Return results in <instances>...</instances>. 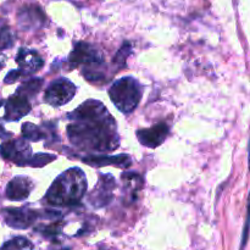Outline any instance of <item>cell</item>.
I'll list each match as a JSON object with an SVG mask.
<instances>
[{"label": "cell", "instance_id": "obj_1", "mask_svg": "<svg viewBox=\"0 0 250 250\" xmlns=\"http://www.w3.org/2000/svg\"><path fill=\"white\" fill-rule=\"evenodd\" d=\"M67 134L73 146L94 151H112L119 148L116 122L104 104L87 100L68 114Z\"/></svg>", "mask_w": 250, "mask_h": 250}, {"label": "cell", "instance_id": "obj_2", "mask_svg": "<svg viewBox=\"0 0 250 250\" xmlns=\"http://www.w3.org/2000/svg\"><path fill=\"white\" fill-rule=\"evenodd\" d=\"M87 190L84 172L72 167L59 176L46 192L45 199L51 205H75L80 202Z\"/></svg>", "mask_w": 250, "mask_h": 250}, {"label": "cell", "instance_id": "obj_3", "mask_svg": "<svg viewBox=\"0 0 250 250\" xmlns=\"http://www.w3.org/2000/svg\"><path fill=\"white\" fill-rule=\"evenodd\" d=\"M109 95L111 102L124 114H131L143 95V87L133 77H124L117 80L110 87Z\"/></svg>", "mask_w": 250, "mask_h": 250}, {"label": "cell", "instance_id": "obj_4", "mask_svg": "<svg viewBox=\"0 0 250 250\" xmlns=\"http://www.w3.org/2000/svg\"><path fill=\"white\" fill-rule=\"evenodd\" d=\"M0 156L19 166H26L32 158V148L24 138L9 139L0 146Z\"/></svg>", "mask_w": 250, "mask_h": 250}, {"label": "cell", "instance_id": "obj_5", "mask_svg": "<svg viewBox=\"0 0 250 250\" xmlns=\"http://www.w3.org/2000/svg\"><path fill=\"white\" fill-rule=\"evenodd\" d=\"M76 85L67 78H60L51 83L45 90L44 102L51 106H62L72 100L76 94Z\"/></svg>", "mask_w": 250, "mask_h": 250}, {"label": "cell", "instance_id": "obj_6", "mask_svg": "<svg viewBox=\"0 0 250 250\" xmlns=\"http://www.w3.org/2000/svg\"><path fill=\"white\" fill-rule=\"evenodd\" d=\"M5 222L7 226L16 229H26L34 224L41 217L39 211L28 209V208H14L5 209L2 211Z\"/></svg>", "mask_w": 250, "mask_h": 250}, {"label": "cell", "instance_id": "obj_7", "mask_svg": "<svg viewBox=\"0 0 250 250\" xmlns=\"http://www.w3.org/2000/svg\"><path fill=\"white\" fill-rule=\"evenodd\" d=\"M70 61L73 65H100L103 63V55L99 49L90 44L80 42L70 54Z\"/></svg>", "mask_w": 250, "mask_h": 250}, {"label": "cell", "instance_id": "obj_8", "mask_svg": "<svg viewBox=\"0 0 250 250\" xmlns=\"http://www.w3.org/2000/svg\"><path fill=\"white\" fill-rule=\"evenodd\" d=\"M2 119L6 121H19L31 111V103L27 98L14 94L2 103Z\"/></svg>", "mask_w": 250, "mask_h": 250}, {"label": "cell", "instance_id": "obj_9", "mask_svg": "<svg viewBox=\"0 0 250 250\" xmlns=\"http://www.w3.org/2000/svg\"><path fill=\"white\" fill-rule=\"evenodd\" d=\"M115 180L110 175H102L99 177L97 187L89 195V202L93 207L102 208L106 205L112 199V192H114Z\"/></svg>", "mask_w": 250, "mask_h": 250}, {"label": "cell", "instance_id": "obj_10", "mask_svg": "<svg viewBox=\"0 0 250 250\" xmlns=\"http://www.w3.org/2000/svg\"><path fill=\"white\" fill-rule=\"evenodd\" d=\"M168 132H170V129H168L167 125L165 122H161V124L153 126L151 128L139 129L137 132V138L144 146L156 148L165 142V139L168 136Z\"/></svg>", "mask_w": 250, "mask_h": 250}, {"label": "cell", "instance_id": "obj_11", "mask_svg": "<svg viewBox=\"0 0 250 250\" xmlns=\"http://www.w3.org/2000/svg\"><path fill=\"white\" fill-rule=\"evenodd\" d=\"M16 63L23 76H31L41 70L44 65L42 56L37 51L27 48H21L16 55Z\"/></svg>", "mask_w": 250, "mask_h": 250}, {"label": "cell", "instance_id": "obj_12", "mask_svg": "<svg viewBox=\"0 0 250 250\" xmlns=\"http://www.w3.org/2000/svg\"><path fill=\"white\" fill-rule=\"evenodd\" d=\"M33 188L34 185L31 178L23 176L14 177L6 186V197L14 202H21L29 197Z\"/></svg>", "mask_w": 250, "mask_h": 250}, {"label": "cell", "instance_id": "obj_13", "mask_svg": "<svg viewBox=\"0 0 250 250\" xmlns=\"http://www.w3.org/2000/svg\"><path fill=\"white\" fill-rule=\"evenodd\" d=\"M45 21V16L37 6H26L19 12V23L23 29L39 27Z\"/></svg>", "mask_w": 250, "mask_h": 250}, {"label": "cell", "instance_id": "obj_14", "mask_svg": "<svg viewBox=\"0 0 250 250\" xmlns=\"http://www.w3.org/2000/svg\"><path fill=\"white\" fill-rule=\"evenodd\" d=\"M83 163L89 164L92 166H117V167H129L132 165V160L128 155H121L117 156H110V155H102V156H88V158L83 159Z\"/></svg>", "mask_w": 250, "mask_h": 250}, {"label": "cell", "instance_id": "obj_15", "mask_svg": "<svg viewBox=\"0 0 250 250\" xmlns=\"http://www.w3.org/2000/svg\"><path fill=\"white\" fill-rule=\"evenodd\" d=\"M42 85H43V80H41V78H32V80L22 83V84L17 88L16 93L28 99V98L34 97V95L41 90Z\"/></svg>", "mask_w": 250, "mask_h": 250}, {"label": "cell", "instance_id": "obj_16", "mask_svg": "<svg viewBox=\"0 0 250 250\" xmlns=\"http://www.w3.org/2000/svg\"><path fill=\"white\" fill-rule=\"evenodd\" d=\"M21 132L23 138L29 142H39L46 137V133L41 127L36 126L33 124H29V122H26V124L22 125Z\"/></svg>", "mask_w": 250, "mask_h": 250}, {"label": "cell", "instance_id": "obj_17", "mask_svg": "<svg viewBox=\"0 0 250 250\" xmlns=\"http://www.w3.org/2000/svg\"><path fill=\"white\" fill-rule=\"evenodd\" d=\"M0 250H34V246L29 239L24 237H15L5 242Z\"/></svg>", "mask_w": 250, "mask_h": 250}, {"label": "cell", "instance_id": "obj_18", "mask_svg": "<svg viewBox=\"0 0 250 250\" xmlns=\"http://www.w3.org/2000/svg\"><path fill=\"white\" fill-rule=\"evenodd\" d=\"M122 181L125 182V186H126L128 189H131L133 193H137L142 188V185H143V180H142L141 176L136 172H125L124 175L121 176Z\"/></svg>", "mask_w": 250, "mask_h": 250}, {"label": "cell", "instance_id": "obj_19", "mask_svg": "<svg viewBox=\"0 0 250 250\" xmlns=\"http://www.w3.org/2000/svg\"><path fill=\"white\" fill-rule=\"evenodd\" d=\"M56 159L55 155H50V154H36L29 159L27 163V166H32V167H43V166L48 165L49 163L54 161Z\"/></svg>", "mask_w": 250, "mask_h": 250}, {"label": "cell", "instance_id": "obj_20", "mask_svg": "<svg viewBox=\"0 0 250 250\" xmlns=\"http://www.w3.org/2000/svg\"><path fill=\"white\" fill-rule=\"evenodd\" d=\"M14 34L10 31L9 27H1L0 28V51L11 48L14 45Z\"/></svg>", "mask_w": 250, "mask_h": 250}, {"label": "cell", "instance_id": "obj_21", "mask_svg": "<svg viewBox=\"0 0 250 250\" xmlns=\"http://www.w3.org/2000/svg\"><path fill=\"white\" fill-rule=\"evenodd\" d=\"M249 233H250V192L248 195V203H247V216H246V222H244L243 234H242L241 248H239V250L246 249L247 243H248V239H249Z\"/></svg>", "mask_w": 250, "mask_h": 250}, {"label": "cell", "instance_id": "obj_22", "mask_svg": "<svg viewBox=\"0 0 250 250\" xmlns=\"http://www.w3.org/2000/svg\"><path fill=\"white\" fill-rule=\"evenodd\" d=\"M129 53H131V44L125 43L124 45H122V48L119 50V53L116 54V56H115V62H119L120 65H125L126 59L127 56L129 55Z\"/></svg>", "mask_w": 250, "mask_h": 250}, {"label": "cell", "instance_id": "obj_23", "mask_svg": "<svg viewBox=\"0 0 250 250\" xmlns=\"http://www.w3.org/2000/svg\"><path fill=\"white\" fill-rule=\"evenodd\" d=\"M22 72L20 70H12L10 71L9 73L6 75V77H5L4 80V83L5 84H12V83H15L16 81H19L20 77H22Z\"/></svg>", "mask_w": 250, "mask_h": 250}, {"label": "cell", "instance_id": "obj_24", "mask_svg": "<svg viewBox=\"0 0 250 250\" xmlns=\"http://www.w3.org/2000/svg\"><path fill=\"white\" fill-rule=\"evenodd\" d=\"M5 63H6V56L2 55V54L0 53V70H1V68L4 67Z\"/></svg>", "mask_w": 250, "mask_h": 250}, {"label": "cell", "instance_id": "obj_25", "mask_svg": "<svg viewBox=\"0 0 250 250\" xmlns=\"http://www.w3.org/2000/svg\"><path fill=\"white\" fill-rule=\"evenodd\" d=\"M6 136H10V133H7V132L5 131L4 127L0 125V138H4V137H6Z\"/></svg>", "mask_w": 250, "mask_h": 250}, {"label": "cell", "instance_id": "obj_26", "mask_svg": "<svg viewBox=\"0 0 250 250\" xmlns=\"http://www.w3.org/2000/svg\"><path fill=\"white\" fill-rule=\"evenodd\" d=\"M248 163H249V168H250V138L248 143Z\"/></svg>", "mask_w": 250, "mask_h": 250}, {"label": "cell", "instance_id": "obj_27", "mask_svg": "<svg viewBox=\"0 0 250 250\" xmlns=\"http://www.w3.org/2000/svg\"><path fill=\"white\" fill-rule=\"evenodd\" d=\"M62 250H68V249H62Z\"/></svg>", "mask_w": 250, "mask_h": 250}]
</instances>
